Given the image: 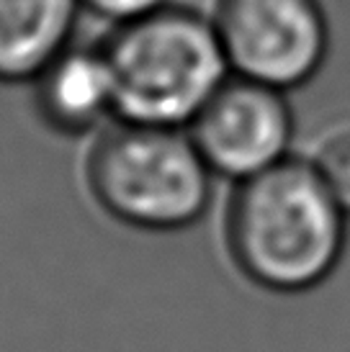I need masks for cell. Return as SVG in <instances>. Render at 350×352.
Instances as JSON below:
<instances>
[{"label":"cell","mask_w":350,"mask_h":352,"mask_svg":"<svg viewBox=\"0 0 350 352\" xmlns=\"http://www.w3.org/2000/svg\"><path fill=\"white\" fill-rule=\"evenodd\" d=\"M80 3L85 10L101 16L103 21H111L114 26L136 21L170 6V0H80Z\"/></svg>","instance_id":"cell-9"},{"label":"cell","mask_w":350,"mask_h":352,"mask_svg":"<svg viewBox=\"0 0 350 352\" xmlns=\"http://www.w3.org/2000/svg\"><path fill=\"white\" fill-rule=\"evenodd\" d=\"M212 19L232 75L283 93L309 85L330 54L320 0H216Z\"/></svg>","instance_id":"cell-4"},{"label":"cell","mask_w":350,"mask_h":352,"mask_svg":"<svg viewBox=\"0 0 350 352\" xmlns=\"http://www.w3.org/2000/svg\"><path fill=\"white\" fill-rule=\"evenodd\" d=\"M37 111L49 129L80 137L116 118V90L101 44H70L34 82Z\"/></svg>","instance_id":"cell-6"},{"label":"cell","mask_w":350,"mask_h":352,"mask_svg":"<svg viewBox=\"0 0 350 352\" xmlns=\"http://www.w3.org/2000/svg\"><path fill=\"white\" fill-rule=\"evenodd\" d=\"M216 177L245 183L294 155L296 116L289 93L232 78L188 126Z\"/></svg>","instance_id":"cell-5"},{"label":"cell","mask_w":350,"mask_h":352,"mask_svg":"<svg viewBox=\"0 0 350 352\" xmlns=\"http://www.w3.org/2000/svg\"><path fill=\"white\" fill-rule=\"evenodd\" d=\"M348 219L311 157L291 155L234 186L224 239L250 283L296 296L320 288L340 267Z\"/></svg>","instance_id":"cell-1"},{"label":"cell","mask_w":350,"mask_h":352,"mask_svg":"<svg viewBox=\"0 0 350 352\" xmlns=\"http://www.w3.org/2000/svg\"><path fill=\"white\" fill-rule=\"evenodd\" d=\"M80 0H0V82H34L75 44Z\"/></svg>","instance_id":"cell-7"},{"label":"cell","mask_w":350,"mask_h":352,"mask_svg":"<svg viewBox=\"0 0 350 352\" xmlns=\"http://www.w3.org/2000/svg\"><path fill=\"white\" fill-rule=\"evenodd\" d=\"M85 180L96 204L142 232H181L201 221L216 175L188 129L116 121L88 155Z\"/></svg>","instance_id":"cell-3"},{"label":"cell","mask_w":350,"mask_h":352,"mask_svg":"<svg viewBox=\"0 0 350 352\" xmlns=\"http://www.w3.org/2000/svg\"><path fill=\"white\" fill-rule=\"evenodd\" d=\"M116 90V121L188 129L232 78L212 16L165 6L114 26L106 41Z\"/></svg>","instance_id":"cell-2"},{"label":"cell","mask_w":350,"mask_h":352,"mask_svg":"<svg viewBox=\"0 0 350 352\" xmlns=\"http://www.w3.org/2000/svg\"><path fill=\"white\" fill-rule=\"evenodd\" d=\"M311 162L350 216V124H340L330 134H325L320 147L311 155Z\"/></svg>","instance_id":"cell-8"}]
</instances>
